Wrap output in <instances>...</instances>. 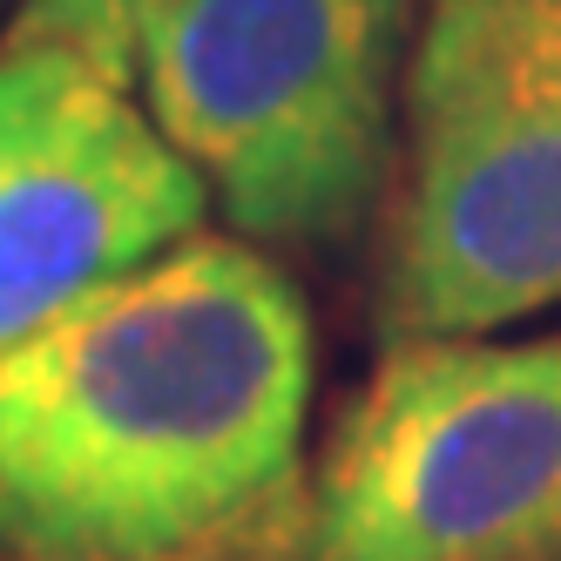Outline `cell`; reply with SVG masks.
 <instances>
[{
  "label": "cell",
  "mask_w": 561,
  "mask_h": 561,
  "mask_svg": "<svg viewBox=\"0 0 561 561\" xmlns=\"http://www.w3.org/2000/svg\"><path fill=\"white\" fill-rule=\"evenodd\" d=\"M305 413L298 285L196 230L0 352V554L204 561L285 501Z\"/></svg>",
  "instance_id": "cell-1"
},
{
  "label": "cell",
  "mask_w": 561,
  "mask_h": 561,
  "mask_svg": "<svg viewBox=\"0 0 561 561\" xmlns=\"http://www.w3.org/2000/svg\"><path fill=\"white\" fill-rule=\"evenodd\" d=\"M413 0H170L142 108L244 244L325 251L373 217L407 95Z\"/></svg>",
  "instance_id": "cell-2"
},
{
  "label": "cell",
  "mask_w": 561,
  "mask_h": 561,
  "mask_svg": "<svg viewBox=\"0 0 561 561\" xmlns=\"http://www.w3.org/2000/svg\"><path fill=\"white\" fill-rule=\"evenodd\" d=\"M379 277L392 339H480L561 305V0H426Z\"/></svg>",
  "instance_id": "cell-3"
},
{
  "label": "cell",
  "mask_w": 561,
  "mask_h": 561,
  "mask_svg": "<svg viewBox=\"0 0 561 561\" xmlns=\"http://www.w3.org/2000/svg\"><path fill=\"white\" fill-rule=\"evenodd\" d=\"M291 561H561V332L399 339L291 507Z\"/></svg>",
  "instance_id": "cell-4"
},
{
  "label": "cell",
  "mask_w": 561,
  "mask_h": 561,
  "mask_svg": "<svg viewBox=\"0 0 561 561\" xmlns=\"http://www.w3.org/2000/svg\"><path fill=\"white\" fill-rule=\"evenodd\" d=\"M210 183L75 48L0 42V352L190 244Z\"/></svg>",
  "instance_id": "cell-5"
},
{
  "label": "cell",
  "mask_w": 561,
  "mask_h": 561,
  "mask_svg": "<svg viewBox=\"0 0 561 561\" xmlns=\"http://www.w3.org/2000/svg\"><path fill=\"white\" fill-rule=\"evenodd\" d=\"M163 8L170 0H27L14 14V27H8V42L14 48H75L95 68L136 82L142 34Z\"/></svg>",
  "instance_id": "cell-6"
},
{
  "label": "cell",
  "mask_w": 561,
  "mask_h": 561,
  "mask_svg": "<svg viewBox=\"0 0 561 561\" xmlns=\"http://www.w3.org/2000/svg\"><path fill=\"white\" fill-rule=\"evenodd\" d=\"M0 8H8V0H0Z\"/></svg>",
  "instance_id": "cell-7"
},
{
  "label": "cell",
  "mask_w": 561,
  "mask_h": 561,
  "mask_svg": "<svg viewBox=\"0 0 561 561\" xmlns=\"http://www.w3.org/2000/svg\"><path fill=\"white\" fill-rule=\"evenodd\" d=\"M0 561H8V554H0Z\"/></svg>",
  "instance_id": "cell-8"
}]
</instances>
